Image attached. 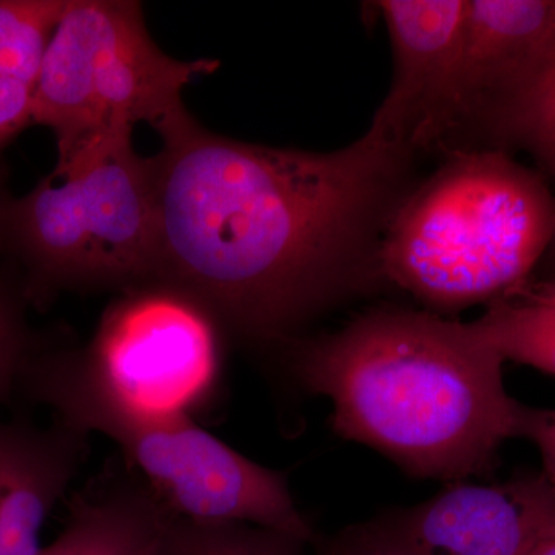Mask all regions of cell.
Instances as JSON below:
<instances>
[{
  "label": "cell",
  "instance_id": "cell-6",
  "mask_svg": "<svg viewBox=\"0 0 555 555\" xmlns=\"http://www.w3.org/2000/svg\"><path fill=\"white\" fill-rule=\"evenodd\" d=\"M219 324L188 292L150 281L109 306L83 356L30 367L131 418L195 420L221 382Z\"/></svg>",
  "mask_w": 555,
  "mask_h": 555
},
{
  "label": "cell",
  "instance_id": "cell-4",
  "mask_svg": "<svg viewBox=\"0 0 555 555\" xmlns=\"http://www.w3.org/2000/svg\"><path fill=\"white\" fill-rule=\"evenodd\" d=\"M218 62H182L156 47L141 7L120 0H65L51 33L35 87L33 124L56 138L65 166L139 122L159 134L190 118L182 91Z\"/></svg>",
  "mask_w": 555,
  "mask_h": 555
},
{
  "label": "cell",
  "instance_id": "cell-3",
  "mask_svg": "<svg viewBox=\"0 0 555 555\" xmlns=\"http://www.w3.org/2000/svg\"><path fill=\"white\" fill-rule=\"evenodd\" d=\"M554 236L555 196L542 175L503 150L449 153L397 204L379 273L426 312H462L531 276Z\"/></svg>",
  "mask_w": 555,
  "mask_h": 555
},
{
  "label": "cell",
  "instance_id": "cell-18",
  "mask_svg": "<svg viewBox=\"0 0 555 555\" xmlns=\"http://www.w3.org/2000/svg\"><path fill=\"white\" fill-rule=\"evenodd\" d=\"M313 555H411L374 520L349 526L326 540H315Z\"/></svg>",
  "mask_w": 555,
  "mask_h": 555
},
{
  "label": "cell",
  "instance_id": "cell-10",
  "mask_svg": "<svg viewBox=\"0 0 555 555\" xmlns=\"http://www.w3.org/2000/svg\"><path fill=\"white\" fill-rule=\"evenodd\" d=\"M375 524L411 555H532L555 534V491L543 474L502 483H448Z\"/></svg>",
  "mask_w": 555,
  "mask_h": 555
},
{
  "label": "cell",
  "instance_id": "cell-1",
  "mask_svg": "<svg viewBox=\"0 0 555 555\" xmlns=\"http://www.w3.org/2000/svg\"><path fill=\"white\" fill-rule=\"evenodd\" d=\"M160 137L153 281L258 341L385 284L379 244L414 156L367 134L328 153L246 144L192 116Z\"/></svg>",
  "mask_w": 555,
  "mask_h": 555
},
{
  "label": "cell",
  "instance_id": "cell-2",
  "mask_svg": "<svg viewBox=\"0 0 555 555\" xmlns=\"http://www.w3.org/2000/svg\"><path fill=\"white\" fill-rule=\"evenodd\" d=\"M503 364L469 324L401 308L369 309L294 360L339 437L447 483L494 473L503 444L524 437L528 406L507 393Z\"/></svg>",
  "mask_w": 555,
  "mask_h": 555
},
{
  "label": "cell",
  "instance_id": "cell-15",
  "mask_svg": "<svg viewBox=\"0 0 555 555\" xmlns=\"http://www.w3.org/2000/svg\"><path fill=\"white\" fill-rule=\"evenodd\" d=\"M521 149L555 181V56L500 120L491 150Z\"/></svg>",
  "mask_w": 555,
  "mask_h": 555
},
{
  "label": "cell",
  "instance_id": "cell-19",
  "mask_svg": "<svg viewBox=\"0 0 555 555\" xmlns=\"http://www.w3.org/2000/svg\"><path fill=\"white\" fill-rule=\"evenodd\" d=\"M33 124V86L16 78H0V149Z\"/></svg>",
  "mask_w": 555,
  "mask_h": 555
},
{
  "label": "cell",
  "instance_id": "cell-7",
  "mask_svg": "<svg viewBox=\"0 0 555 555\" xmlns=\"http://www.w3.org/2000/svg\"><path fill=\"white\" fill-rule=\"evenodd\" d=\"M25 386L57 412L62 426L116 441L173 516L264 526L310 545L315 542L286 476L251 462L195 420L131 418L49 378L31 377Z\"/></svg>",
  "mask_w": 555,
  "mask_h": 555
},
{
  "label": "cell",
  "instance_id": "cell-17",
  "mask_svg": "<svg viewBox=\"0 0 555 555\" xmlns=\"http://www.w3.org/2000/svg\"><path fill=\"white\" fill-rule=\"evenodd\" d=\"M31 360L21 305L10 288L0 284V403L20 385Z\"/></svg>",
  "mask_w": 555,
  "mask_h": 555
},
{
  "label": "cell",
  "instance_id": "cell-13",
  "mask_svg": "<svg viewBox=\"0 0 555 555\" xmlns=\"http://www.w3.org/2000/svg\"><path fill=\"white\" fill-rule=\"evenodd\" d=\"M467 324L503 361L555 377V272L532 273Z\"/></svg>",
  "mask_w": 555,
  "mask_h": 555
},
{
  "label": "cell",
  "instance_id": "cell-14",
  "mask_svg": "<svg viewBox=\"0 0 555 555\" xmlns=\"http://www.w3.org/2000/svg\"><path fill=\"white\" fill-rule=\"evenodd\" d=\"M309 546L264 526L173 516L156 555H309Z\"/></svg>",
  "mask_w": 555,
  "mask_h": 555
},
{
  "label": "cell",
  "instance_id": "cell-20",
  "mask_svg": "<svg viewBox=\"0 0 555 555\" xmlns=\"http://www.w3.org/2000/svg\"><path fill=\"white\" fill-rule=\"evenodd\" d=\"M539 449L540 473L555 491V409L529 408L526 412L524 437Z\"/></svg>",
  "mask_w": 555,
  "mask_h": 555
},
{
  "label": "cell",
  "instance_id": "cell-8",
  "mask_svg": "<svg viewBox=\"0 0 555 555\" xmlns=\"http://www.w3.org/2000/svg\"><path fill=\"white\" fill-rule=\"evenodd\" d=\"M393 78L366 131L418 159L451 129L469 0H383Z\"/></svg>",
  "mask_w": 555,
  "mask_h": 555
},
{
  "label": "cell",
  "instance_id": "cell-11",
  "mask_svg": "<svg viewBox=\"0 0 555 555\" xmlns=\"http://www.w3.org/2000/svg\"><path fill=\"white\" fill-rule=\"evenodd\" d=\"M83 436L0 422V545L7 555H39L40 529L78 469Z\"/></svg>",
  "mask_w": 555,
  "mask_h": 555
},
{
  "label": "cell",
  "instance_id": "cell-21",
  "mask_svg": "<svg viewBox=\"0 0 555 555\" xmlns=\"http://www.w3.org/2000/svg\"><path fill=\"white\" fill-rule=\"evenodd\" d=\"M532 555H555V534L537 547Z\"/></svg>",
  "mask_w": 555,
  "mask_h": 555
},
{
  "label": "cell",
  "instance_id": "cell-12",
  "mask_svg": "<svg viewBox=\"0 0 555 555\" xmlns=\"http://www.w3.org/2000/svg\"><path fill=\"white\" fill-rule=\"evenodd\" d=\"M173 514L142 478L78 495L62 534L39 555H156Z\"/></svg>",
  "mask_w": 555,
  "mask_h": 555
},
{
  "label": "cell",
  "instance_id": "cell-22",
  "mask_svg": "<svg viewBox=\"0 0 555 555\" xmlns=\"http://www.w3.org/2000/svg\"><path fill=\"white\" fill-rule=\"evenodd\" d=\"M543 261H545V272H555V236L553 240V243H551L550 248H547L545 258H543Z\"/></svg>",
  "mask_w": 555,
  "mask_h": 555
},
{
  "label": "cell",
  "instance_id": "cell-23",
  "mask_svg": "<svg viewBox=\"0 0 555 555\" xmlns=\"http://www.w3.org/2000/svg\"><path fill=\"white\" fill-rule=\"evenodd\" d=\"M0 555H7V554H5V551H3L2 545H0Z\"/></svg>",
  "mask_w": 555,
  "mask_h": 555
},
{
  "label": "cell",
  "instance_id": "cell-16",
  "mask_svg": "<svg viewBox=\"0 0 555 555\" xmlns=\"http://www.w3.org/2000/svg\"><path fill=\"white\" fill-rule=\"evenodd\" d=\"M65 0H0V78L35 87L43 51Z\"/></svg>",
  "mask_w": 555,
  "mask_h": 555
},
{
  "label": "cell",
  "instance_id": "cell-5",
  "mask_svg": "<svg viewBox=\"0 0 555 555\" xmlns=\"http://www.w3.org/2000/svg\"><path fill=\"white\" fill-rule=\"evenodd\" d=\"M0 236L28 266L33 287L153 281V158L137 155L130 137L54 167L24 198L0 199Z\"/></svg>",
  "mask_w": 555,
  "mask_h": 555
},
{
  "label": "cell",
  "instance_id": "cell-9",
  "mask_svg": "<svg viewBox=\"0 0 555 555\" xmlns=\"http://www.w3.org/2000/svg\"><path fill=\"white\" fill-rule=\"evenodd\" d=\"M555 56V0H469L454 115L441 155L491 150L513 102Z\"/></svg>",
  "mask_w": 555,
  "mask_h": 555
}]
</instances>
